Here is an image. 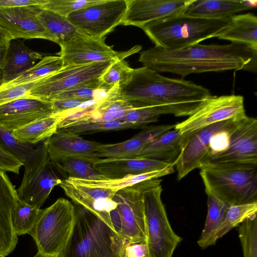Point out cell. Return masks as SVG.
<instances>
[{"label":"cell","mask_w":257,"mask_h":257,"mask_svg":"<svg viewBox=\"0 0 257 257\" xmlns=\"http://www.w3.org/2000/svg\"><path fill=\"white\" fill-rule=\"evenodd\" d=\"M139 61L158 72L183 78L192 73L242 70L256 72L257 50L246 45L197 44L176 50L154 46L142 52Z\"/></svg>","instance_id":"cell-1"},{"label":"cell","mask_w":257,"mask_h":257,"mask_svg":"<svg viewBox=\"0 0 257 257\" xmlns=\"http://www.w3.org/2000/svg\"><path fill=\"white\" fill-rule=\"evenodd\" d=\"M118 92L138 105L156 106L164 114L175 116L191 115L212 96L208 89L191 81L166 77L145 66L133 69Z\"/></svg>","instance_id":"cell-2"},{"label":"cell","mask_w":257,"mask_h":257,"mask_svg":"<svg viewBox=\"0 0 257 257\" xmlns=\"http://www.w3.org/2000/svg\"><path fill=\"white\" fill-rule=\"evenodd\" d=\"M74 205L72 229L57 257H122L126 243L123 239L98 216Z\"/></svg>","instance_id":"cell-3"},{"label":"cell","mask_w":257,"mask_h":257,"mask_svg":"<svg viewBox=\"0 0 257 257\" xmlns=\"http://www.w3.org/2000/svg\"><path fill=\"white\" fill-rule=\"evenodd\" d=\"M229 18L207 19L181 13L150 22L141 28L155 46L176 50L215 37L227 25Z\"/></svg>","instance_id":"cell-4"},{"label":"cell","mask_w":257,"mask_h":257,"mask_svg":"<svg viewBox=\"0 0 257 257\" xmlns=\"http://www.w3.org/2000/svg\"><path fill=\"white\" fill-rule=\"evenodd\" d=\"M257 165L203 166L200 175L207 194L229 206L257 202Z\"/></svg>","instance_id":"cell-5"},{"label":"cell","mask_w":257,"mask_h":257,"mask_svg":"<svg viewBox=\"0 0 257 257\" xmlns=\"http://www.w3.org/2000/svg\"><path fill=\"white\" fill-rule=\"evenodd\" d=\"M162 180L142 182L149 257H172L182 238L171 226L161 199Z\"/></svg>","instance_id":"cell-6"},{"label":"cell","mask_w":257,"mask_h":257,"mask_svg":"<svg viewBox=\"0 0 257 257\" xmlns=\"http://www.w3.org/2000/svg\"><path fill=\"white\" fill-rule=\"evenodd\" d=\"M74 211V204L64 198L41 209L37 221L29 233L36 242L39 257L58 256L71 234Z\"/></svg>","instance_id":"cell-7"},{"label":"cell","mask_w":257,"mask_h":257,"mask_svg":"<svg viewBox=\"0 0 257 257\" xmlns=\"http://www.w3.org/2000/svg\"><path fill=\"white\" fill-rule=\"evenodd\" d=\"M48 139L40 143L35 158L24 165L23 180L16 190L20 200L38 209H41L53 189L67 178L66 174L50 161Z\"/></svg>","instance_id":"cell-8"},{"label":"cell","mask_w":257,"mask_h":257,"mask_svg":"<svg viewBox=\"0 0 257 257\" xmlns=\"http://www.w3.org/2000/svg\"><path fill=\"white\" fill-rule=\"evenodd\" d=\"M112 62L65 66L39 80L27 95L49 101L56 95L68 89L97 83Z\"/></svg>","instance_id":"cell-9"},{"label":"cell","mask_w":257,"mask_h":257,"mask_svg":"<svg viewBox=\"0 0 257 257\" xmlns=\"http://www.w3.org/2000/svg\"><path fill=\"white\" fill-rule=\"evenodd\" d=\"M247 116L244 113L182 134L181 151L174 162L177 171V180H181L193 170L199 169L205 163L209 154L211 140L215 134L240 124Z\"/></svg>","instance_id":"cell-10"},{"label":"cell","mask_w":257,"mask_h":257,"mask_svg":"<svg viewBox=\"0 0 257 257\" xmlns=\"http://www.w3.org/2000/svg\"><path fill=\"white\" fill-rule=\"evenodd\" d=\"M127 7V0H101L72 13L67 19L81 33L101 39L120 25Z\"/></svg>","instance_id":"cell-11"},{"label":"cell","mask_w":257,"mask_h":257,"mask_svg":"<svg viewBox=\"0 0 257 257\" xmlns=\"http://www.w3.org/2000/svg\"><path fill=\"white\" fill-rule=\"evenodd\" d=\"M113 200L120 222L119 235L126 243L146 242L142 182L116 191Z\"/></svg>","instance_id":"cell-12"},{"label":"cell","mask_w":257,"mask_h":257,"mask_svg":"<svg viewBox=\"0 0 257 257\" xmlns=\"http://www.w3.org/2000/svg\"><path fill=\"white\" fill-rule=\"evenodd\" d=\"M59 186L74 203L85 208L98 216L119 234L120 225L116 203L113 200L116 191L78 184L68 178Z\"/></svg>","instance_id":"cell-13"},{"label":"cell","mask_w":257,"mask_h":257,"mask_svg":"<svg viewBox=\"0 0 257 257\" xmlns=\"http://www.w3.org/2000/svg\"><path fill=\"white\" fill-rule=\"evenodd\" d=\"M60 48L58 55L62 59L64 66L124 59L142 49V46L137 45L126 51L117 52L106 44L104 38L95 39L83 34L76 36Z\"/></svg>","instance_id":"cell-14"},{"label":"cell","mask_w":257,"mask_h":257,"mask_svg":"<svg viewBox=\"0 0 257 257\" xmlns=\"http://www.w3.org/2000/svg\"><path fill=\"white\" fill-rule=\"evenodd\" d=\"M245 113L244 98L239 95L211 96L185 120L175 124L181 134Z\"/></svg>","instance_id":"cell-15"},{"label":"cell","mask_w":257,"mask_h":257,"mask_svg":"<svg viewBox=\"0 0 257 257\" xmlns=\"http://www.w3.org/2000/svg\"><path fill=\"white\" fill-rule=\"evenodd\" d=\"M257 165V120L248 116L231 133L228 148L202 166Z\"/></svg>","instance_id":"cell-16"},{"label":"cell","mask_w":257,"mask_h":257,"mask_svg":"<svg viewBox=\"0 0 257 257\" xmlns=\"http://www.w3.org/2000/svg\"><path fill=\"white\" fill-rule=\"evenodd\" d=\"M42 5L0 8V28L11 40L39 38L56 43L55 38L38 18Z\"/></svg>","instance_id":"cell-17"},{"label":"cell","mask_w":257,"mask_h":257,"mask_svg":"<svg viewBox=\"0 0 257 257\" xmlns=\"http://www.w3.org/2000/svg\"><path fill=\"white\" fill-rule=\"evenodd\" d=\"M55 114L51 102L26 95L0 106V125L13 132Z\"/></svg>","instance_id":"cell-18"},{"label":"cell","mask_w":257,"mask_h":257,"mask_svg":"<svg viewBox=\"0 0 257 257\" xmlns=\"http://www.w3.org/2000/svg\"><path fill=\"white\" fill-rule=\"evenodd\" d=\"M194 0H127V7L120 23L141 28L150 22L183 13Z\"/></svg>","instance_id":"cell-19"},{"label":"cell","mask_w":257,"mask_h":257,"mask_svg":"<svg viewBox=\"0 0 257 257\" xmlns=\"http://www.w3.org/2000/svg\"><path fill=\"white\" fill-rule=\"evenodd\" d=\"M98 142L86 140L75 134L57 130L47 141L50 161L55 162L64 157L82 159L91 164L99 158L95 153L101 145Z\"/></svg>","instance_id":"cell-20"},{"label":"cell","mask_w":257,"mask_h":257,"mask_svg":"<svg viewBox=\"0 0 257 257\" xmlns=\"http://www.w3.org/2000/svg\"><path fill=\"white\" fill-rule=\"evenodd\" d=\"M18 199L17 190L5 172L0 170V257L9 254L18 243L11 216Z\"/></svg>","instance_id":"cell-21"},{"label":"cell","mask_w":257,"mask_h":257,"mask_svg":"<svg viewBox=\"0 0 257 257\" xmlns=\"http://www.w3.org/2000/svg\"><path fill=\"white\" fill-rule=\"evenodd\" d=\"M175 124L146 126L133 138L115 144H101L95 153L99 159L137 158L146 145L162 134L174 128Z\"/></svg>","instance_id":"cell-22"},{"label":"cell","mask_w":257,"mask_h":257,"mask_svg":"<svg viewBox=\"0 0 257 257\" xmlns=\"http://www.w3.org/2000/svg\"><path fill=\"white\" fill-rule=\"evenodd\" d=\"M171 164L149 158L137 157L98 159L92 165L95 170L107 179H113L162 170Z\"/></svg>","instance_id":"cell-23"},{"label":"cell","mask_w":257,"mask_h":257,"mask_svg":"<svg viewBox=\"0 0 257 257\" xmlns=\"http://www.w3.org/2000/svg\"><path fill=\"white\" fill-rule=\"evenodd\" d=\"M256 6V1L194 0L183 13L203 19H224Z\"/></svg>","instance_id":"cell-24"},{"label":"cell","mask_w":257,"mask_h":257,"mask_svg":"<svg viewBox=\"0 0 257 257\" xmlns=\"http://www.w3.org/2000/svg\"><path fill=\"white\" fill-rule=\"evenodd\" d=\"M42 59L39 53L28 48L23 42L12 40L2 69L3 84L7 83L29 70Z\"/></svg>","instance_id":"cell-25"},{"label":"cell","mask_w":257,"mask_h":257,"mask_svg":"<svg viewBox=\"0 0 257 257\" xmlns=\"http://www.w3.org/2000/svg\"><path fill=\"white\" fill-rule=\"evenodd\" d=\"M215 37L243 44L257 50V17L252 13L232 16L227 25Z\"/></svg>","instance_id":"cell-26"},{"label":"cell","mask_w":257,"mask_h":257,"mask_svg":"<svg viewBox=\"0 0 257 257\" xmlns=\"http://www.w3.org/2000/svg\"><path fill=\"white\" fill-rule=\"evenodd\" d=\"M181 137L177 129L167 131L149 142L138 157L174 164L181 151Z\"/></svg>","instance_id":"cell-27"},{"label":"cell","mask_w":257,"mask_h":257,"mask_svg":"<svg viewBox=\"0 0 257 257\" xmlns=\"http://www.w3.org/2000/svg\"><path fill=\"white\" fill-rule=\"evenodd\" d=\"M135 103L124 99L115 86L107 91L106 96L98 103L85 122L107 121L123 118L133 108Z\"/></svg>","instance_id":"cell-28"},{"label":"cell","mask_w":257,"mask_h":257,"mask_svg":"<svg viewBox=\"0 0 257 257\" xmlns=\"http://www.w3.org/2000/svg\"><path fill=\"white\" fill-rule=\"evenodd\" d=\"M207 195V213L197 244L202 249L216 243L215 233L222 223L229 206L210 194Z\"/></svg>","instance_id":"cell-29"},{"label":"cell","mask_w":257,"mask_h":257,"mask_svg":"<svg viewBox=\"0 0 257 257\" xmlns=\"http://www.w3.org/2000/svg\"><path fill=\"white\" fill-rule=\"evenodd\" d=\"M61 117L57 114L42 118L12 132L13 136L21 142L37 145L56 133Z\"/></svg>","instance_id":"cell-30"},{"label":"cell","mask_w":257,"mask_h":257,"mask_svg":"<svg viewBox=\"0 0 257 257\" xmlns=\"http://www.w3.org/2000/svg\"><path fill=\"white\" fill-rule=\"evenodd\" d=\"M174 167L175 165L173 163L162 170L139 175L126 176L118 179L92 180L72 178H68L78 184L102 187L117 191L148 180L157 179L172 174L174 172Z\"/></svg>","instance_id":"cell-31"},{"label":"cell","mask_w":257,"mask_h":257,"mask_svg":"<svg viewBox=\"0 0 257 257\" xmlns=\"http://www.w3.org/2000/svg\"><path fill=\"white\" fill-rule=\"evenodd\" d=\"M38 18L60 46L82 34L67 18L52 11L43 8Z\"/></svg>","instance_id":"cell-32"},{"label":"cell","mask_w":257,"mask_h":257,"mask_svg":"<svg viewBox=\"0 0 257 257\" xmlns=\"http://www.w3.org/2000/svg\"><path fill=\"white\" fill-rule=\"evenodd\" d=\"M64 67L63 61L60 56H45L13 80L3 84L12 86L38 81L58 71Z\"/></svg>","instance_id":"cell-33"},{"label":"cell","mask_w":257,"mask_h":257,"mask_svg":"<svg viewBox=\"0 0 257 257\" xmlns=\"http://www.w3.org/2000/svg\"><path fill=\"white\" fill-rule=\"evenodd\" d=\"M52 163L65 173L67 178L92 180L107 179L93 168L92 164L80 159L64 157Z\"/></svg>","instance_id":"cell-34"},{"label":"cell","mask_w":257,"mask_h":257,"mask_svg":"<svg viewBox=\"0 0 257 257\" xmlns=\"http://www.w3.org/2000/svg\"><path fill=\"white\" fill-rule=\"evenodd\" d=\"M40 143L33 145L21 142L13 136L12 132L0 125V145L17 158L23 166L33 160L37 155Z\"/></svg>","instance_id":"cell-35"},{"label":"cell","mask_w":257,"mask_h":257,"mask_svg":"<svg viewBox=\"0 0 257 257\" xmlns=\"http://www.w3.org/2000/svg\"><path fill=\"white\" fill-rule=\"evenodd\" d=\"M256 212L257 202L229 206L224 219L215 233V242Z\"/></svg>","instance_id":"cell-36"},{"label":"cell","mask_w":257,"mask_h":257,"mask_svg":"<svg viewBox=\"0 0 257 257\" xmlns=\"http://www.w3.org/2000/svg\"><path fill=\"white\" fill-rule=\"evenodd\" d=\"M41 209L18 200L11 216L13 228L17 235L29 234L40 215Z\"/></svg>","instance_id":"cell-37"},{"label":"cell","mask_w":257,"mask_h":257,"mask_svg":"<svg viewBox=\"0 0 257 257\" xmlns=\"http://www.w3.org/2000/svg\"><path fill=\"white\" fill-rule=\"evenodd\" d=\"M133 71L124 59L113 61L101 77L102 89L108 91L115 86L122 88L131 78Z\"/></svg>","instance_id":"cell-38"},{"label":"cell","mask_w":257,"mask_h":257,"mask_svg":"<svg viewBox=\"0 0 257 257\" xmlns=\"http://www.w3.org/2000/svg\"><path fill=\"white\" fill-rule=\"evenodd\" d=\"M127 128H137V127L134 125L125 121L122 119H119L107 121L82 123L58 130L80 136Z\"/></svg>","instance_id":"cell-39"},{"label":"cell","mask_w":257,"mask_h":257,"mask_svg":"<svg viewBox=\"0 0 257 257\" xmlns=\"http://www.w3.org/2000/svg\"><path fill=\"white\" fill-rule=\"evenodd\" d=\"M238 237L243 257H257L256 214L247 219L238 226Z\"/></svg>","instance_id":"cell-40"},{"label":"cell","mask_w":257,"mask_h":257,"mask_svg":"<svg viewBox=\"0 0 257 257\" xmlns=\"http://www.w3.org/2000/svg\"><path fill=\"white\" fill-rule=\"evenodd\" d=\"M162 114H164V112L158 107L139 105L130 110L121 119L134 125L137 128H143L150 123L158 121Z\"/></svg>","instance_id":"cell-41"},{"label":"cell","mask_w":257,"mask_h":257,"mask_svg":"<svg viewBox=\"0 0 257 257\" xmlns=\"http://www.w3.org/2000/svg\"><path fill=\"white\" fill-rule=\"evenodd\" d=\"M101 0H47L44 9L54 12L67 18L70 14L100 3Z\"/></svg>","instance_id":"cell-42"},{"label":"cell","mask_w":257,"mask_h":257,"mask_svg":"<svg viewBox=\"0 0 257 257\" xmlns=\"http://www.w3.org/2000/svg\"><path fill=\"white\" fill-rule=\"evenodd\" d=\"M104 90L101 87V81L90 85L77 86L62 92L51 98L49 102L55 100L80 98L88 100L102 99L97 98L99 91Z\"/></svg>","instance_id":"cell-43"},{"label":"cell","mask_w":257,"mask_h":257,"mask_svg":"<svg viewBox=\"0 0 257 257\" xmlns=\"http://www.w3.org/2000/svg\"><path fill=\"white\" fill-rule=\"evenodd\" d=\"M39 80L12 86H0V106L26 95Z\"/></svg>","instance_id":"cell-44"},{"label":"cell","mask_w":257,"mask_h":257,"mask_svg":"<svg viewBox=\"0 0 257 257\" xmlns=\"http://www.w3.org/2000/svg\"><path fill=\"white\" fill-rule=\"evenodd\" d=\"M22 163L0 145V170L19 174Z\"/></svg>","instance_id":"cell-45"},{"label":"cell","mask_w":257,"mask_h":257,"mask_svg":"<svg viewBox=\"0 0 257 257\" xmlns=\"http://www.w3.org/2000/svg\"><path fill=\"white\" fill-rule=\"evenodd\" d=\"M91 100L80 98H70L58 100L52 103L55 114H60L76 108L85 102Z\"/></svg>","instance_id":"cell-46"},{"label":"cell","mask_w":257,"mask_h":257,"mask_svg":"<svg viewBox=\"0 0 257 257\" xmlns=\"http://www.w3.org/2000/svg\"><path fill=\"white\" fill-rule=\"evenodd\" d=\"M124 254L126 257H149L146 242L125 243Z\"/></svg>","instance_id":"cell-47"},{"label":"cell","mask_w":257,"mask_h":257,"mask_svg":"<svg viewBox=\"0 0 257 257\" xmlns=\"http://www.w3.org/2000/svg\"><path fill=\"white\" fill-rule=\"evenodd\" d=\"M47 0H0V8L44 5Z\"/></svg>","instance_id":"cell-48"},{"label":"cell","mask_w":257,"mask_h":257,"mask_svg":"<svg viewBox=\"0 0 257 257\" xmlns=\"http://www.w3.org/2000/svg\"><path fill=\"white\" fill-rule=\"evenodd\" d=\"M10 42L0 45V69L1 70L6 60Z\"/></svg>","instance_id":"cell-49"},{"label":"cell","mask_w":257,"mask_h":257,"mask_svg":"<svg viewBox=\"0 0 257 257\" xmlns=\"http://www.w3.org/2000/svg\"><path fill=\"white\" fill-rule=\"evenodd\" d=\"M11 41L8 35L0 28V45L8 43Z\"/></svg>","instance_id":"cell-50"},{"label":"cell","mask_w":257,"mask_h":257,"mask_svg":"<svg viewBox=\"0 0 257 257\" xmlns=\"http://www.w3.org/2000/svg\"><path fill=\"white\" fill-rule=\"evenodd\" d=\"M3 84V74L2 70L0 69V86Z\"/></svg>","instance_id":"cell-51"},{"label":"cell","mask_w":257,"mask_h":257,"mask_svg":"<svg viewBox=\"0 0 257 257\" xmlns=\"http://www.w3.org/2000/svg\"><path fill=\"white\" fill-rule=\"evenodd\" d=\"M34 257H39L37 254H36Z\"/></svg>","instance_id":"cell-52"},{"label":"cell","mask_w":257,"mask_h":257,"mask_svg":"<svg viewBox=\"0 0 257 257\" xmlns=\"http://www.w3.org/2000/svg\"><path fill=\"white\" fill-rule=\"evenodd\" d=\"M122 257H126V256L124 255V254H123V256Z\"/></svg>","instance_id":"cell-53"}]
</instances>
